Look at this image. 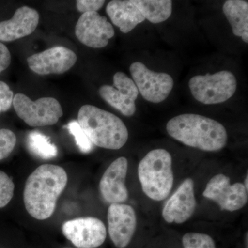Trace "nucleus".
Returning <instances> with one entry per match:
<instances>
[{
    "label": "nucleus",
    "mask_w": 248,
    "mask_h": 248,
    "mask_svg": "<svg viewBox=\"0 0 248 248\" xmlns=\"http://www.w3.org/2000/svg\"><path fill=\"white\" fill-rule=\"evenodd\" d=\"M13 105L18 117L32 127L53 125L63 116L61 104L53 97L32 101L25 94L18 93L14 96Z\"/></svg>",
    "instance_id": "obj_6"
},
{
    "label": "nucleus",
    "mask_w": 248,
    "mask_h": 248,
    "mask_svg": "<svg viewBox=\"0 0 248 248\" xmlns=\"http://www.w3.org/2000/svg\"><path fill=\"white\" fill-rule=\"evenodd\" d=\"M27 146L31 153L42 159H53L58 155L56 146L50 141L48 136L40 132L32 131L29 134Z\"/></svg>",
    "instance_id": "obj_20"
},
{
    "label": "nucleus",
    "mask_w": 248,
    "mask_h": 248,
    "mask_svg": "<svg viewBox=\"0 0 248 248\" xmlns=\"http://www.w3.org/2000/svg\"><path fill=\"white\" fill-rule=\"evenodd\" d=\"M108 233L112 243L118 248H125L133 239L137 228V216L130 205L110 204L108 210Z\"/></svg>",
    "instance_id": "obj_13"
},
{
    "label": "nucleus",
    "mask_w": 248,
    "mask_h": 248,
    "mask_svg": "<svg viewBox=\"0 0 248 248\" xmlns=\"http://www.w3.org/2000/svg\"><path fill=\"white\" fill-rule=\"evenodd\" d=\"M101 97L109 105L125 117L135 113V101L139 91L133 79L122 72H117L113 77V85H104L99 90Z\"/></svg>",
    "instance_id": "obj_10"
},
{
    "label": "nucleus",
    "mask_w": 248,
    "mask_h": 248,
    "mask_svg": "<svg viewBox=\"0 0 248 248\" xmlns=\"http://www.w3.org/2000/svg\"><path fill=\"white\" fill-rule=\"evenodd\" d=\"M182 243L184 248H216L213 238L202 233H186L183 236Z\"/></svg>",
    "instance_id": "obj_21"
},
{
    "label": "nucleus",
    "mask_w": 248,
    "mask_h": 248,
    "mask_svg": "<svg viewBox=\"0 0 248 248\" xmlns=\"http://www.w3.org/2000/svg\"><path fill=\"white\" fill-rule=\"evenodd\" d=\"M62 233L67 239L78 248H95L107 239L105 225L94 217H83L65 222Z\"/></svg>",
    "instance_id": "obj_9"
},
{
    "label": "nucleus",
    "mask_w": 248,
    "mask_h": 248,
    "mask_svg": "<svg viewBox=\"0 0 248 248\" xmlns=\"http://www.w3.org/2000/svg\"><path fill=\"white\" fill-rule=\"evenodd\" d=\"M76 35L83 45L93 48L107 46L115 35V30L107 18L97 12H89L80 16L76 27Z\"/></svg>",
    "instance_id": "obj_11"
},
{
    "label": "nucleus",
    "mask_w": 248,
    "mask_h": 248,
    "mask_svg": "<svg viewBox=\"0 0 248 248\" xmlns=\"http://www.w3.org/2000/svg\"><path fill=\"white\" fill-rule=\"evenodd\" d=\"M40 21V15L35 9L22 6L16 10L9 20L0 22V41L13 42L32 34Z\"/></svg>",
    "instance_id": "obj_16"
},
{
    "label": "nucleus",
    "mask_w": 248,
    "mask_h": 248,
    "mask_svg": "<svg viewBox=\"0 0 248 248\" xmlns=\"http://www.w3.org/2000/svg\"></svg>",
    "instance_id": "obj_29"
},
{
    "label": "nucleus",
    "mask_w": 248,
    "mask_h": 248,
    "mask_svg": "<svg viewBox=\"0 0 248 248\" xmlns=\"http://www.w3.org/2000/svg\"><path fill=\"white\" fill-rule=\"evenodd\" d=\"M107 13L112 22L124 33L133 31L146 19L133 0L111 1L107 5Z\"/></svg>",
    "instance_id": "obj_17"
},
{
    "label": "nucleus",
    "mask_w": 248,
    "mask_h": 248,
    "mask_svg": "<svg viewBox=\"0 0 248 248\" xmlns=\"http://www.w3.org/2000/svg\"><path fill=\"white\" fill-rule=\"evenodd\" d=\"M133 81L139 93L148 102H164L174 86L172 77L167 73L151 71L141 62H134L130 66Z\"/></svg>",
    "instance_id": "obj_7"
},
{
    "label": "nucleus",
    "mask_w": 248,
    "mask_h": 248,
    "mask_svg": "<svg viewBox=\"0 0 248 248\" xmlns=\"http://www.w3.org/2000/svg\"><path fill=\"white\" fill-rule=\"evenodd\" d=\"M15 185L6 173L0 170V208L7 205L14 195Z\"/></svg>",
    "instance_id": "obj_23"
},
{
    "label": "nucleus",
    "mask_w": 248,
    "mask_h": 248,
    "mask_svg": "<svg viewBox=\"0 0 248 248\" xmlns=\"http://www.w3.org/2000/svg\"><path fill=\"white\" fill-rule=\"evenodd\" d=\"M128 168V160L121 156L115 160L103 174L99 190L107 203H122L128 200V191L125 184Z\"/></svg>",
    "instance_id": "obj_15"
},
{
    "label": "nucleus",
    "mask_w": 248,
    "mask_h": 248,
    "mask_svg": "<svg viewBox=\"0 0 248 248\" xmlns=\"http://www.w3.org/2000/svg\"><path fill=\"white\" fill-rule=\"evenodd\" d=\"M78 123L93 145L119 150L128 140L125 124L114 114L92 105H84L78 112Z\"/></svg>",
    "instance_id": "obj_3"
},
{
    "label": "nucleus",
    "mask_w": 248,
    "mask_h": 248,
    "mask_svg": "<svg viewBox=\"0 0 248 248\" xmlns=\"http://www.w3.org/2000/svg\"><path fill=\"white\" fill-rule=\"evenodd\" d=\"M14 97V92L8 84L0 81V114L11 108Z\"/></svg>",
    "instance_id": "obj_25"
},
{
    "label": "nucleus",
    "mask_w": 248,
    "mask_h": 248,
    "mask_svg": "<svg viewBox=\"0 0 248 248\" xmlns=\"http://www.w3.org/2000/svg\"><path fill=\"white\" fill-rule=\"evenodd\" d=\"M138 176L142 190L150 199L160 202L167 198L174 183L169 152L161 148L150 151L139 164Z\"/></svg>",
    "instance_id": "obj_4"
},
{
    "label": "nucleus",
    "mask_w": 248,
    "mask_h": 248,
    "mask_svg": "<svg viewBox=\"0 0 248 248\" xmlns=\"http://www.w3.org/2000/svg\"><path fill=\"white\" fill-rule=\"evenodd\" d=\"M68 183L65 170L53 164H43L28 177L23 200L28 213L37 220L53 215L59 197Z\"/></svg>",
    "instance_id": "obj_1"
},
{
    "label": "nucleus",
    "mask_w": 248,
    "mask_h": 248,
    "mask_svg": "<svg viewBox=\"0 0 248 248\" xmlns=\"http://www.w3.org/2000/svg\"><path fill=\"white\" fill-rule=\"evenodd\" d=\"M236 86L234 75L228 71L196 76L189 81L192 96L196 100L206 105L226 102L234 95Z\"/></svg>",
    "instance_id": "obj_5"
},
{
    "label": "nucleus",
    "mask_w": 248,
    "mask_h": 248,
    "mask_svg": "<svg viewBox=\"0 0 248 248\" xmlns=\"http://www.w3.org/2000/svg\"><path fill=\"white\" fill-rule=\"evenodd\" d=\"M67 128L69 133L74 137L77 145L81 152L88 153L92 151L93 148L92 142L90 141L87 135L83 131L78 121H71L67 125Z\"/></svg>",
    "instance_id": "obj_22"
},
{
    "label": "nucleus",
    "mask_w": 248,
    "mask_h": 248,
    "mask_svg": "<svg viewBox=\"0 0 248 248\" xmlns=\"http://www.w3.org/2000/svg\"><path fill=\"white\" fill-rule=\"evenodd\" d=\"M248 175L246 176V179H245L244 184V185L245 187H246V188L247 189V190H248Z\"/></svg>",
    "instance_id": "obj_28"
},
{
    "label": "nucleus",
    "mask_w": 248,
    "mask_h": 248,
    "mask_svg": "<svg viewBox=\"0 0 248 248\" xmlns=\"http://www.w3.org/2000/svg\"><path fill=\"white\" fill-rule=\"evenodd\" d=\"M134 4L150 22L159 24L167 20L172 12L170 0H133Z\"/></svg>",
    "instance_id": "obj_19"
},
{
    "label": "nucleus",
    "mask_w": 248,
    "mask_h": 248,
    "mask_svg": "<svg viewBox=\"0 0 248 248\" xmlns=\"http://www.w3.org/2000/svg\"><path fill=\"white\" fill-rule=\"evenodd\" d=\"M203 195L218 204L221 210L230 212L244 208L248 200L244 184H231L230 178L223 174H216L209 181Z\"/></svg>",
    "instance_id": "obj_8"
},
{
    "label": "nucleus",
    "mask_w": 248,
    "mask_h": 248,
    "mask_svg": "<svg viewBox=\"0 0 248 248\" xmlns=\"http://www.w3.org/2000/svg\"><path fill=\"white\" fill-rule=\"evenodd\" d=\"M104 3L105 1L102 0H78L76 1L77 9L83 14L97 12L102 8Z\"/></svg>",
    "instance_id": "obj_26"
},
{
    "label": "nucleus",
    "mask_w": 248,
    "mask_h": 248,
    "mask_svg": "<svg viewBox=\"0 0 248 248\" xmlns=\"http://www.w3.org/2000/svg\"><path fill=\"white\" fill-rule=\"evenodd\" d=\"M166 130L177 141L204 151H220L228 141V133L221 123L197 114L173 117L168 122Z\"/></svg>",
    "instance_id": "obj_2"
},
{
    "label": "nucleus",
    "mask_w": 248,
    "mask_h": 248,
    "mask_svg": "<svg viewBox=\"0 0 248 248\" xmlns=\"http://www.w3.org/2000/svg\"><path fill=\"white\" fill-rule=\"evenodd\" d=\"M223 12L231 24L234 35L248 43V2L242 0H228L223 6Z\"/></svg>",
    "instance_id": "obj_18"
},
{
    "label": "nucleus",
    "mask_w": 248,
    "mask_h": 248,
    "mask_svg": "<svg viewBox=\"0 0 248 248\" xmlns=\"http://www.w3.org/2000/svg\"><path fill=\"white\" fill-rule=\"evenodd\" d=\"M17 138L9 129H0V161L7 158L14 151Z\"/></svg>",
    "instance_id": "obj_24"
},
{
    "label": "nucleus",
    "mask_w": 248,
    "mask_h": 248,
    "mask_svg": "<svg viewBox=\"0 0 248 248\" xmlns=\"http://www.w3.org/2000/svg\"><path fill=\"white\" fill-rule=\"evenodd\" d=\"M78 57L71 49L54 46L27 58L31 71L40 76L63 74L76 64Z\"/></svg>",
    "instance_id": "obj_12"
},
{
    "label": "nucleus",
    "mask_w": 248,
    "mask_h": 248,
    "mask_svg": "<svg viewBox=\"0 0 248 248\" xmlns=\"http://www.w3.org/2000/svg\"><path fill=\"white\" fill-rule=\"evenodd\" d=\"M11 62V55L9 49L0 42V73L7 69Z\"/></svg>",
    "instance_id": "obj_27"
},
{
    "label": "nucleus",
    "mask_w": 248,
    "mask_h": 248,
    "mask_svg": "<svg viewBox=\"0 0 248 248\" xmlns=\"http://www.w3.org/2000/svg\"><path fill=\"white\" fill-rule=\"evenodd\" d=\"M196 207L195 184L191 178H187L165 204L163 218L167 223L181 224L190 219Z\"/></svg>",
    "instance_id": "obj_14"
}]
</instances>
